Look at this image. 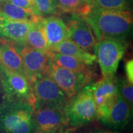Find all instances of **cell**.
I'll use <instances>...</instances> for the list:
<instances>
[{"label":"cell","mask_w":133,"mask_h":133,"mask_svg":"<svg viewBox=\"0 0 133 133\" xmlns=\"http://www.w3.org/2000/svg\"><path fill=\"white\" fill-rule=\"evenodd\" d=\"M0 12L10 19L24 22L38 23L43 18L8 1H0Z\"/></svg>","instance_id":"obj_17"},{"label":"cell","mask_w":133,"mask_h":133,"mask_svg":"<svg viewBox=\"0 0 133 133\" xmlns=\"http://www.w3.org/2000/svg\"><path fill=\"white\" fill-rule=\"evenodd\" d=\"M50 52L51 49L65 39L70 38V33L66 25L61 18L51 16L43 18L40 21Z\"/></svg>","instance_id":"obj_14"},{"label":"cell","mask_w":133,"mask_h":133,"mask_svg":"<svg viewBox=\"0 0 133 133\" xmlns=\"http://www.w3.org/2000/svg\"><path fill=\"white\" fill-rule=\"evenodd\" d=\"M92 83L84 86L69 100L66 105V125L72 128L86 126L97 119V107L92 95Z\"/></svg>","instance_id":"obj_3"},{"label":"cell","mask_w":133,"mask_h":133,"mask_svg":"<svg viewBox=\"0 0 133 133\" xmlns=\"http://www.w3.org/2000/svg\"><path fill=\"white\" fill-rule=\"evenodd\" d=\"M38 16L59 14L57 0H34Z\"/></svg>","instance_id":"obj_23"},{"label":"cell","mask_w":133,"mask_h":133,"mask_svg":"<svg viewBox=\"0 0 133 133\" xmlns=\"http://www.w3.org/2000/svg\"><path fill=\"white\" fill-rule=\"evenodd\" d=\"M116 76L102 78L92 83V95L97 107V119L104 117L117 99Z\"/></svg>","instance_id":"obj_10"},{"label":"cell","mask_w":133,"mask_h":133,"mask_svg":"<svg viewBox=\"0 0 133 133\" xmlns=\"http://www.w3.org/2000/svg\"><path fill=\"white\" fill-rule=\"evenodd\" d=\"M35 49L50 52L46 36L44 35L40 22L34 23L26 36L25 44Z\"/></svg>","instance_id":"obj_19"},{"label":"cell","mask_w":133,"mask_h":133,"mask_svg":"<svg viewBox=\"0 0 133 133\" xmlns=\"http://www.w3.org/2000/svg\"><path fill=\"white\" fill-rule=\"evenodd\" d=\"M33 106L27 101L2 97L0 133H35Z\"/></svg>","instance_id":"obj_2"},{"label":"cell","mask_w":133,"mask_h":133,"mask_svg":"<svg viewBox=\"0 0 133 133\" xmlns=\"http://www.w3.org/2000/svg\"><path fill=\"white\" fill-rule=\"evenodd\" d=\"M66 25L71 40L84 51L92 54L97 41L87 22L79 15L72 14Z\"/></svg>","instance_id":"obj_11"},{"label":"cell","mask_w":133,"mask_h":133,"mask_svg":"<svg viewBox=\"0 0 133 133\" xmlns=\"http://www.w3.org/2000/svg\"><path fill=\"white\" fill-rule=\"evenodd\" d=\"M116 85L119 94L131 108L133 107V86L124 77L116 76Z\"/></svg>","instance_id":"obj_22"},{"label":"cell","mask_w":133,"mask_h":133,"mask_svg":"<svg viewBox=\"0 0 133 133\" xmlns=\"http://www.w3.org/2000/svg\"><path fill=\"white\" fill-rule=\"evenodd\" d=\"M57 1L59 14L71 13L82 16L90 12L92 8L86 0H57Z\"/></svg>","instance_id":"obj_20"},{"label":"cell","mask_w":133,"mask_h":133,"mask_svg":"<svg viewBox=\"0 0 133 133\" xmlns=\"http://www.w3.org/2000/svg\"><path fill=\"white\" fill-rule=\"evenodd\" d=\"M132 0H92L91 7L103 11H130Z\"/></svg>","instance_id":"obj_21"},{"label":"cell","mask_w":133,"mask_h":133,"mask_svg":"<svg viewBox=\"0 0 133 133\" xmlns=\"http://www.w3.org/2000/svg\"><path fill=\"white\" fill-rule=\"evenodd\" d=\"M86 1H87V2H88V3H89V4H91V1H92V0H86Z\"/></svg>","instance_id":"obj_29"},{"label":"cell","mask_w":133,"mask_h":133,"mask_svg":"<svg viewBox=\"0 0 133 133\" xmlns=\"http://www.w3.org/2000/svg\"><path fill=\"white\" fill-rule=\"evenodd\" d=\"M84 133H114V132H112V131H110L104 130V129H92V130L88 131L87 132H85Z\"/></svg>","instance_id":"obj_26"},{"label":"cell","mask_w":133,"mask_h":133,"mask_svg":"<svg viewBox=\"0 0 133 133\" xmlns=\"http://www.w3.org/2000/svg\"><path fill=\"white\" fill-rule=\"evenodd\" d=\"M128 47L127 41L105 39L97 41L94 49L102 78L115 76Z\"/></svg>","instance_id":"obj_4"},{"label":"cell","mask_w":133,"mask_h":133,"mask_svg":"<svg viewBox=\"0 0 133 133\" xmlns=\"http://www.w3.org/2000/svg\"><path fill=\"white\" fill-rule=\"evenodd\" d=\"M0 64L26 76L22 59L16 44L0 39Z\"/></svg>","instance_id":"obj_15"},{"label":"cell","mask_w":133,"mask_h":133,"mask_svg":"<svg viewBox=\"0 0 133 133\" xmlns=\"http://www.w3.org/2000/svg\"><path fill=\"white\" fill-rule=\"evenodd\" d=\"M72 132V128H63L62 129H61L57 133H71Z\"/></svg>","instance_id":"obj_27"},{"label":"cell","mask_w":133,"mask_h":133,"mask_svg":"<svg viewBox=\"0 0 133 133\" xmlns=\"http://www.w3.org/2000/svg\"><path fill=\"white\" fill-rule=\"evenodd\" d=\"M33 24L10 19L0 12V39L9 41L17 46H24L26 35Z\"/></svg>","instance_id":"obj_13"},{"label":"cell","mask_w":133,"mask_h":133,"mask_svg":"<svg viewBox=\"0 0 133 133\" xmlns=\"http://www.w3.org/2000/svg\"><path fill=\"white\" fill-rule=\"evenodd\" d=\"M51 52H57L71 56L89 65H92L96 61L95 55L84 51L70 38L65 39L51 49Z\"/></svg>","instance_id":"obj_16"},{"label":"cell","mask_w":133,"mask_h":133,"mask_svg":"<svg viewBox=\"0 0 133 133\" xmlns=\"http://www.w3.org/2000/svg\"><path fill=\"white\" fill-rule=\"evenodd\" d=\"M114 133H120V132H114Z\"/></svg>","instance_id":"obj_31"},{"label":"cell","mask_w":133,"mask_h":133,"mask_svg":"<svg viewBox=\"0 0 133 133\" xmlns=\"http://www.w3.org/2000/svg\"><path fill=\"white\" fill-rule=\"evenodd\" d=\"M132 116V109L118 92L115 102L106 115L99 121L109 129L121 131L125 128L129 124Z\"/></svg>","instance_id":"obj_12"},{"label":"cell","mask_w":133,"mask_h":133,"mask_svg":"<svg viewBox=\"0 0 133 133\" xmlns=\"http://www.w3.org/2000/svg\"><path fill=\"white\" fill-rule=\"evenodd\" d=\"M0 84L3 97L24 100L34 105L32 88L25 75L0 64Z\"/></svg>","instance_id":"obj_6"},{"label":"cell","mask_w":133,"mask_h":133,"mask_svg":"<svg viewBox=\"0 0 133 133\" xmlns=\"http://www.w3.org/2000/svg\"><path fill=\"white\" fill-rule=\"evenodd\" d=\"M34 109L44 105L66 107L69 99L47 74L36 79L32 86Z\"/></svg>","instance_id":"obj_7"},{"label":"cell","mask_w":133,"mask_h":133,"mask_svg":"<svg viewBox=\"0 0 133 133\" xmlns=\"http://www.w3.org/2000/svg\"><path fill=\"white\" fill-rule=\"evenodd\" d=\"M126 79L129 83L132 84L133 83V61L130 59L126 62L124 65Z\"/></svg>","instance_id":"obj_25"},{"label":"cell","mask_w":133,"mask_h":133,"mask_svg":"<svg viewBox=\"0 0 133 133\" xmlns=\"http://www.w3.org/2000/svg\"><path fill=\"white\" fill-rule=\"evenodd\" d=\"M34 110L35 133H57L66 125L65 107L44 105Z\"/></svg>","instance_id":"obj_8"},{"label":"cell","mask_w":133,"mask_h":133,"mask_svg":"<svg viewBox=\"0 0 133 133\" xmlns=\"http://www.w3.org/2000/svg\"><path fill=\"white\" fill-rule=\"evenodd\" d=\"M49 61L58 66H62L71 70L84 74H94L91 68V65L67 55L57 52H50Z\"/></svg>","instance_id":"obj_18"},{"label":"cell","mask_w":133,"mask_h":133,"mask_svg":"<svg viewBox=\"0 0 133 133\" xmlns=\"http://www.w3.org/2000/svg\"><path fill=\"white\" fill-rule=\"evenodd\" d=\"M2 90H1V84H0V102H1V100H2Z\"/></svg>","instance_id":"obj_28"},{"label":"cell","mask_w":133,"mask_h":133,"mask_svg":"<svg viewBox=\"0 0 133 133\" xmlns=\"http://www.w3.org/2000/svg\"><path fill=\"white\" fill-rule=\"evenodd\" d=\"M8 1L19 7L28 10L38 15L34 0H8Z\"/></svg>","instance_id":"obj_24"},{"label":"cell","mask_w":133,"mask_h":133,"mask_svg":"<svg viewBox=\"0 0 133 133\" xmlns=\"http://www.w3.org/2000/svg\"><path fill=\"white\" fill-rule=\"evenodd\" d=\"M91 26L97 41L114 39L127 41L132 31V16L128 11H103L91 8L81 16Z\"/></svg>","instance_id":"obj_1"},{"label":"cell","mask_w":133,"mask_h":133,"mask_svg":"<svg viewBox=\"0 0 133 133\" xmlns=\"http://www.w3.org/2000/svg\"><path fill=\"white\" fill-rule=\"evenodd\" d=\"M46 74L61 88L69 99L76 94L88 84L92 82L94 74L78 72L58 66L49 61Z\"/></svg>","instance_id":"obj_5"},{"label":"cell","mask_w":133,"mask_h":133,"mask_svg":"<svg viewBox=\"0 0 133 133\" xmlns=\"http://www.w3.org/2000/svg\"><path fill=\"white\" fill-rule=\"evenodd\" d=\"M16 46L22 59L26 76L32 86L36 79L46 74L50 52L27 45Z\"/></svg>","instance_id":"obj_9"},{"label":"cell","mask_w":133,"mask_h":133,"mask_svg":"<svg viewBox=\"0 0 133 133\" xmlns=\"http://www.w3.org/2000/svg\"><path fill=\"white\" fill-rule=\"evenodd\" d=\"M8 1V0H0V1Z\"/></svg>","instance_id":"obj_30"}]
</instances>
